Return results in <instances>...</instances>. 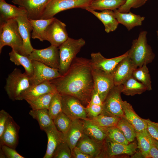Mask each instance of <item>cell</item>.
Listing matches in <instances>:
<instances>
[{
  "mask_svg": "<svg viewBox=\"0 0 158 158\" xmlns=\"http://www.w3.org/2000/svg\"><path fill=\"white\" fill-rule=\"evenodd\" d=\"M152 140L153 144L158 148V141L152 137Z\"/></svg>",
  "mask_w": 158,
  "mask_h": 158,
  "instance_id": "f907efd6",
  "label": "cell"
},
{
  "mask_svg": "<svg viewBox=\"0 0 158 158\" xmlns=\"http://www.w3.org/2000/svg\"><path fill=\"white\" fill-rule=\"evenodd\" d=\"M84 133L83 120L72 119L71 126L65 136V141L71 151Z\"/></svg>",
  "mask_w": 158,
  "mask_h": 158,
  "instance_id": "cb8c5ba5",
  "label": "cell"
},
{
  "mask_svg": "<svg viewBox=\"0 0 158 158\" xmlns=\"http://www.w3.org/2000/svg\"><path fill=\"white\" fill-rule=\"evenodd\" d=\"M93 0H51L47 4L40 19L52 18L58 13L75 8L85 9Z\"/></svg>",
  "mask_w": 158,
  "mask_h": 158,
  "instance_id": "52a82bcc",
  "label": "cell"
},
{
  "mask_svg": "<svg viewBox=\"0 0 158 158\" xmlns=\"http://www.w3.org/2000/svg\"><path fill=\"white\" fill-rule=\"evenodd\" d=\"M27 15L23 8L9 4L5 0H0V23Z\"/></svg>",
  "mask_w": 158,
  "mask_h": 158,
  "instance_id": "484cf974",
  "label": "cell"
},
{
  "mask_svg": "<svg viewBox=\"0 0 158 158\" xmlns=\"http://www.w3.org/2000/svg\"><path fill=\"white\" fill-rule=\"evenodd\" d=\"M157 40L158 41V31H157Z\"/></svg>",
  "mask_w": 158,
  "mask_h": 158,
  "instance_id": "816d5d0a",
  "label": "cell"
},
{
  "mask_svg": "<svg viewBox=\"0 0 158 158\" xmlns=\"http://www.w3.org/2000/svg\"><path fill=\"white\" fill-rule=\"evenodd\" d=\"M28 56L31 60L39 61L51 68L59 70V55L58 47L51 45L44 49H34Z\"/></svg>",
  "mask_w": 158,
  "mask_h": 158,
  "instance_id": "9c48e42d",
  "label": "cell"
},
{
  "mask_svg": "<svg viewBox=\"0 0 158 158\" xmlns=\"http://www.w3.org/2000/svg\"><path fill=\"white\" fill-rule=\"evenodd\" d=\"M48 111L49 115L53 120L62 112V96L58 92L53 96Z\"/></svg>",
  "mask_w": 158,
  "mask_h": 158,
  "instance_id": "ab89813d",
  "label": "cell"
},
{
  "mask_svg": "<svg viewBox=\"0 0 158 158\" xmlns=\"http://www.w3.org/2000/svg\"><path fill=\"white\" fill-rule=\"evenodd\" d=\"M57 92L55 87L50 81L31 85L24 91L17 100H25L26 102L34 100L39 96L49 93Z\"/></svg>",
  "mask_w": 158,
  "mask_h": 158,
  "instance_id": "ac0fdd59",
  "label": "cell"
},
{
  "mask_svg": "<svg viewBox=\"0 0 158 158\" xmlns=\"http://www.w3.org/2000/svg\"><path fill=\"white\" fill-rule=\"evenodd\" d=\"M83 120L85 134L96 141L103 142L105 140L106 135L100 127L94 124L88 118Z\"/></svg>",
  "mask_w": 158,
  "mask_h": 158,
  "instance_id": "f546056e",
  "label": "cell"
},
{
  "mask_svg": "<svg viewBox=\"0 0 158 158\" xmlns=\"http://www.w3.org/2000/svg\"><path fill=\"white\" fill-rule=\"evenodd\" d=\"M50 81L57 92L77 98L86 107L94 89L90 60L76 57L65 73Z\"/></svg>",
  "mask_w": 158,
  "mask_h": 158,
  "instance_id": "6da1fadb",
  "label": "cell"
},
{
  "mask_svg": "<svg viewBox=\"0 0 158 158\" xmlns=\"http://www.w3.org/2000/svg\"><path fill=\"white\" fill-rule=\"evenodd\" d=\"M147 32H140L138 38L133 40L130 48L127 51L128 56L137 68L151 63L155 57L147 38Z\"/></svg>",
  "mask_w": 158,
  "mask_h": 158,
  "instance_id": "7a4b0ae2",
  "label": "cell"
},
{
  "mask_svg": "<svg viewBox=\"0 0 158 158\" xmlns=\"http://www.w3.org/2000/svg\"><path fill=\"white\" fill-rule=\"evenodd\" d=\"M10 115L4 109L0 111V138L4 132Z\"/></svg>",
  "mask_w": 158,
  "mask_h": 158,
  "instance_id": "bcb514c9",
  "label": "cell"
},
{
  "mask_svg": "<svg viewBox=\"0 0 158 158\" xmlns=\"http://www.w3.org/2000/svg\"><path fill=\"white\" fill-rule=\"evenodd\" d=\"M51 0H12L13 3L23 8L30 19H40L47 4Z\"/></svg>",
  "mask_w": 158,
  "mask_h": 158,
  "instance_id": "9a60e30c",
  "label": "cell"
},
{
  "mask_svg": "<svg viewBox=\"0 0 158 158\" xmlns=\"http://www.w3.org/2000/svg\"><path fill=\"white\" fill-rule=\"evenodd\" d=\"M85 9L93 14L102 22L106 32L114 31L117 28L119 23L116 18L114 11L105 10L98 12L88 7Z\"/></svg>",
  "mask_w": 158,
  "mask_h": 158,
  "instance_id": "7402d4cb",
  "label": "cell"
},
{
  "mask_svg": "<svg viewBox=\"0 0 158 158\" xmlns=\"http://www.w3.org/2000/svg\"><path fill=\"white\" fill-rule=\"evenodd\" d=\"M122 85H115L111 90L103 102L101 114L121 117L123 116V100L121 97Z\"/></svg>",
  "mask_w": 158,
  "mask_h": 158,
  "instance_id": "8992f818",
  "label": "cell"
},
{
  "mask_svg": "<svg viewBox=\"0 0 158 158\" xmlns=\"http://www.w3.org/2000/svg\"><path fill=\"white\" fill-rule=\"evenodd\" d=\"M104 141H96L84 133L75 147L92 158H98L102 150Z\"/></svg>",
  "mask_w": 158,
  "mask_h": 158,
  "instance_id": "44dd1931",
  "label": "cell"
},
{
  "mask_svg": "<svg viewBox=\"0 0 158 158\" xmlns=\"http://www.w3.org/2000/svg\"><path fill=\"white\" fill-rule=\"evenodd\" d=\"M29 114L38 122L40 129H44L54 124L53 121L50 117L48 109H32Z\"/></svg>",
  "mask_w": 158,
  "mask_h": 158,
  "instance_id": "d6a6232c",
  "label": "cell"
},
{
  "mask_svg": "<svg viewBox=\"0 0 158 158\" xmlns=\"http://www.w3.org/2000/svg\"><path fill=\"white\" fill-rule=\"evenodd\" d=\"M71 154L72 158H92L91 156L83 153L76 147L72 150Z\"/></svg>",
  "mask_w": 158,
  "mask_h": 158,
  "instance_id": "c3c4849f",
  "label": "cell"
},
{
  "mask_svg": "<svg viewBox=\"0 0 158 158\" xmlns=\"http://www.w3.org/2000/svg\"><path fill=\"white\" fill-rule=\"evenodd\" d=\"M31 86L29 77L21 70L15 68L6 79L5 89L9 98L17 100L21 94Z\"/></svg>",
  "mask_w": 158,
  "mask_h": 158,
  "instance_id": "5b68a950",
  "label": "cell"
},
{
  "mask_svg": "<svg viewBox=\"0 0 158 158\" xmlns=\"http://www.w3.org/2000/svg\"><path fill=\"white\" fill-rule=\"evenodd\" d=\"M122 93L127 96L140 95L147 90L146 87L132 76L122 84Z\"/></svg>",
  "mask_w": 158,
  "mask_h": 158,
  "instance_id": "83f0119b",
  "label": "cell"
},
{
  "mask_svg": "<svg viewBox=\"0 0 158 158\" xmlns=\"http://www.w3.org/2000/svg\"><path fill=\"white\" fill-rule=\"evenodd\" d=\"M102 106L98 104H89L85 107L87 116L92 118L101 114L102 110Z\"/></svg>",
  "mask_w": 158,
  "mask_h": 158,
  "instance_id": "ee69618b",
  "label": "cell"
},
{
  "mask_svg": "<svg viewBox=\"0 0 158 158\" xmlns=\"http://www.w3.org/2000/svg\"><path fill=\"white\" fill-rule=\"evenodd\" d=\"M92 72L94 89L103 102L109 91L115 85L113 75L111 73L93 68Z\"/></svg>",
  "mask_w": 158,
  "mask_h": 158,
  "instance_id": "4fadbf2b",
  "label": "cell"
},
{
  "mask_svg": "<svg viewBox=\"0 0 158 158\" xmlns=\"http://www.w3.org/2000/svg\"><path fill=\"white\" fill-rule=\"evenodd\" d=\"M85 44V40L82 38L74 39L69 37L58 47L59 55L58 71L62 75L68 71L77 54Z\"/></svg>",
  "mask_w": 158,
  "mask_h": 158,
  "instance_id": "277c9868",
  "label": "cell"
},
{
  "mask_svg": "<svg viewBox=\"0 0 158 158\" xmlns=\"http://www.w3.org/2000/svg\"><path fill=\"white\" fill-rule=\"evenodd\" d=\"M136 138L138 141V148L142 156L148 158L151 145L153 143L152 137L146 129L136 133Z\"/></svg>",
  "mask_w": 158,
  "mask_h": 158,
  "instance_id": "4dcf8cb0",
  "label": "cell"
},
{
  "mask_svg": "<svg viewBox=\"0 0 158 158\" xmlns=\"http://www.w3.org/2000/svg\"><path fill=\"white\" fill-rule=\"evenodd\" d=\"M53 121L57 129L62 132L65 137L71 126L72 119L61 112L53 120Z\"/></svg>",
  "mask_w": 158,
  "mask_h": 158,
  "instance_id": "f35d334b",
  "label": "cell"
},
{
  "mask_svg": "<svg viewBox=\"0 0 158 158\" xmlns=\"http://www.w3.org/2000/svg\"><path fill=\"white\" fill-rule=\"evenodd\" d=\"M33 73L29 77L31 85L50 81L62 75L58 69L51 68L39 61L32 60Z\"/></svg>",
  "mask_w": 158,
  "mask_h": 158,
  "instance_id": "30bf717a",
  "label": "cell"
},
{
  "mask_svg": "<svg viewBox=\"0 0 158 158\" xmlns=\"http://www.w3.org/2000/svg\"><path fill=\"white\" fill-rule=\"evenodd\" d=\"M136 68L128 56L123 59L117 64L111 73L115 85H122L132 76L133 72Z\"/></svg>",
  "mask_w": 158,
  "mask_h": 158,
  "instance_id": "2e32d148",
  "label": "cell"
},
{
  "mask_svg": "<svg viewBox=\"0 0 158 158\" xmlns=\"http://www.w3.org/2000/svg\"><path fill=\"white\" fill-rule=\"evenodd\" d=\"M15 19L18 23L19 31L23 41V55L28 56L34 49L30 40L32 30V25L27 15L19 16Z\"/></svg>",
  "mask_w": 158,
  "mask_h": 158,
  "instance_id": "e0dca14e",
  "label": "cell"
},
{
  "mask_svg": "<svg viewBox=\"0 0 158 158\" xmlns=\"http://www.w3.org/2000/svg\"><path fill=\"white\" fill-rule=\"evenodd\" d=\"M147 124V130L151 136L158 141V123L145 119Z\"/></svg>",
  "mask_w": 158,
  "mask_h": 158,
  "instance_id": "f6af8a7d",
  "label": "cell"
},
{
  "mask_svg": "<svg viewBox=\"0 0 158 158\" xmlns=\"http://www.w3.org/2000/svg\"><path fill=\"white\" fill-rule=\"evenodd\" d=\"M56 93H49L27 102L32 109H48L52 99Z\"/></svg>",
  "mask_w": 158,
  "mask_h": 158,
  "instance_id": "8d00e7d4",
  "label": "cell"
},
{
  "mask_svg": "<svg viewBox=\"0 0 158 158\" xmlns=\"http://www.w3.org/2000/svg\"><path fill=\"white\" fill-rule=\"evenodd\" d=\"M100 128L106 134V137L113 142L124 145L129 143L122 132L116 126Z\"/></svg>",
  "mask_w": 158,
  "mask_h": 158,
  "instance_id": "d590c367",
  "label": "cell"
},
{
  "mask_svg": "<svg viewBox=\"0 0 158 158\" xmlns=\"http://www.w3.org/2000/svg\"><path fill=\"white\" fill-rule=\"evenodd\" d=\"M147 0H126L124 4L117 10L121 13H128L132 8H136L143 5Z\"/></svg>",
  "mask_w": 158,
  "mask_h": 158,
  "instance_id": "b9f144b4",
  "label": "cell"
},
{
  "mask_svg": "<svg viewBox=\"0 0 158 158\" xmlns=\"http://www.w3.org/2000/svg\"><path fill=\"white\" fill-rule=\"evenodd\" d=\"M116 126L122 132L129 143L134 141L136 132L132 125L123 116L120 118Z\"/></svg>",
  "mask_w": 158,
  "mask_h": 158,
  "instance_id": "e575fe53",
  "label": "cell"
},
{
  "mask_svg": "<svg viewBox=\"0 0 158 158\" xmlns=\"http://www.w3.org/2000/svg\"><path fill=\"white\" fill-rule=\"evenodd\" d=\"M20 128L10 115L4 132L0 138V146L5 145L16 149L18 144Z\"/></svg>",
  "mask_w": 158,
  "mask_h": 158,
  "instance_id": "d6986e66",
  "label": "cell"
},
{
  "mask_svg": "<svg viewBox=\"0 0 158 158\" xmlns=\"http://www.w3.org/2000/svg\"><path fill=\"white\" fill-rule=\"evenodd\" d=\"M72 158L71 151L69 146L65 141L60 144L56 148L52 158Z\"/></svg>",
  "mask_w": 158,
  "mask_h": 158,
  "instance_id": "60d3db41",
  "label": "cell"
},
{
  "mask_svg": "<svg viewBox=\"0 0 158 158\" xmlns=\"http://www.w3.org/2000/svg\"><path fill=\"white\" fill-rule=\"evenodd\" d=\"M126 0H93L88 7L94 10L103 11L117 9Z\"/></svg>",
  "mask_w": 158,
  "mask_h": 158,
  "instance_id": "1f68e13d",
  "label": "cell"
},
{
  "mask_svg": "<svg viewBox=\"0 0 158 158\" xmlns=\"http://www.w3.org/2000/svg\"><path fill=\"white\" fill-rule=\"evenodd\" d=\"M123 116L133 126L136 133L147 129L145 119L140 117L134 111L131 104L126 101H123Z\"/></svg>",
  "mask_w": 158,
  "mask_h": 158,
  "instance_id": "603a6c76",
  "label": "cell"
},
{
  "mask_svg": "<svg viewBox=\"0 0 158 158\" xmlns=\"http://www.w3.org/2000/svg\"><path fill=\"white\" fill-rule=\"evenodd\" d=\"M137 148L138 145L135 141L124 145L113 142L106 137L99 158H112L122 154L131 155L136 152Z\"/></svg>",
  "mask_w": 158,
  "mask_h": 158,
  "instance_id": "ba28073f",
  "label": "cell"
},
{
  "mask_svg": "<svg viewBox=\"0 0 158 158\" xmlns=\"http://www.w3.org/2000/svg\"><path fill=\"white\" fill-rule=\"evenodd\" d=\"M1 150L6 158H25L19 154L16 149L5 145L0 146Z\"/></svg>",
  "mask_w": 158,
  "mask_h": 158,
  "instance_id": "7bdbcfd3",
  "label": "cell"
},
{
  "mask_svg": "<svg viewBox=\"0 0 158 158\" xmlns=\"http://www.w3.org/2000/svg\"><path fill=\"white\" fill-rule=\"evenodd\" d=\"M89 104H95L102 106L103 102L98 92L94 89L90 100Z\"/></svg>",
  "mask_w": 158,
  "mask_h": 158,
  "instance_id": "7dc6e473",
  "label": "cell"
},
{
  "mask_svg": "<svg viewBox=\"0 0 158 158\" xmlns=\"http://www.w3.org/2000/svg\"><path fill=\"white\" fill-rule=\"evenodd\" d=\"M55 18L48 19L33 20L29 19L32 27L31 37L33 39H37L40 41L45 40L47 28Z\"/></svg>",
  "mask_w": 158,
  "mask_h": 158,
  "instance_id": "4316f807",
  "label": "cell"
},
{
  "mask_svg": "<svg viewBox=\"0 0 158 158\" xmlns=\"http://www.w3.org/2000/svg\"><path fill=\"white\" fill-rule=\"evenodd\" d=\"M120 117L100 114L95 117L88 119L100 128H106L116 126Z\"/></svg>",
  "mask_w": 158,
  "mask_h": 158,
  "instance_id": "74e56055",
  "label": "cell"
},
{
  "mask_svg": "<svg viewBox=\"0 0 158 158\" xmlns=\"http://www.w3.org/2000/svg\"><path fill=\"white\" fill-rule=\"evenodd\" d=\"M10 60L17 66L21 65L25 70V73L29 77L33 73L32 60L28 56L21 54L12 49L9 53Z\"/></svg>",
  "mask_w": 158,
  "mask_h": 158,
  "instance_id": "f1b7e54d",
  "label": "cell"
},
{
  "mask_svg": "<svg viewBox=\"0 0 158 158\" xmlns=\"http://www.w3.org/2000/svg\"><path fill=\"white\" fill-rule=\"evenodd\" d=\"M132 77L142 84L147 88V90H152L151 81L147 65L135 68L133 72Z\"/></svg>",
  "mask_w": 158,
  "mask_h": 158,
  "instance_id": "836d02e7",
  "label": "cell"
},
{
  "mask_svg": "<svg viewBox=\"0 0 158 158\" xmlns=\"http://www.w3.org/2000/svg\"><path fill=\"white\" fill-rule=\"evenodd\" d=\"M148 158H158V148L153 142L151 145Z\"/></svg>",
  "mask_w": 158,
  "mask_h": 158,
  "instance_id": "681fc988",
  "label": "cell"
},
{
  "mask_svg": "<svg viewBox=\"0 0 158 158\" xmlns=\"http://www.w3.org/2000/svg\"><path fill=\"white\" fill-rule=\"evenodd\" d=\"M128 56L127 51L121 55L110 59L104 57L99 52L92 53L90 63L93 69L111 73L117 64Z\"/></svg>",
  "mask_w": 158,
  "mask_h": 158,
  "instance_id": "5bb4252c",
  "label": "cell"
},
{
  "mask_svg": "<svg viewBox=\"0 0 158 158\" xmlns=\"http://www.w3.org/2000/svg\"><path fill=\"white\" fill-rule=\"evenodd\" d=\"M62 112L72 119H87L85 107L77 98L68 95H61Z\"/></svg>",
  "mask_w": 158,
  "mask_h": 158,
  "instance_id": "8fae6325",
  "label": "cell"
},
{
  "mask_svg": "<svg viewBox=\"0 0 158 158\" xmlns=\"http://www.w3.org/2000/svg\"><path fill=\"white\" fill-rule=\"evenodd\" d=\"M47 138V148L43 158H52L56 147L61 143L66 141L64 135L59 131L54 123L43 130Z\"/></svg>",
  "mask_w": 158,
  "mask_h": 158,
  "instance_id": "ffe728a7",
  "label": "cell"
},
{
  "mask_svg": "<svg viewBox=\"0 0 158 158\" xmlns=\"http://www.w3.org/2000/svg\"><path fill=\"white\" fill-rule=\"evenodd\" d=\"M0 23V53L4 47L8 46L23 55V41L17 21L11 19Z\"/></svg>",
  "mask_w": 158,
  "mask_h": 158,
  "instance_id": "3957f363",
  "label": "cell"
},
{
  "mask_svg": "<svg viewBox=\"0 0 158 158\" xmlns=\"http://www.w3.org/2000/svg\"><path fill=\"white\" fill-rule=\"evenodd\" d=\"M66 27L65 23L55 18L47 28L45 40L59 47L69 37Z\"/></svg>",
  "mask_w": 158,
  "mask_h": 158,
  "instance_id": "7c38bea8",
  "label": "cell"
},
{
  "mask_svg": "<svg viewBox=\"0 0 158 158\" xmlns=\"http://www.w3.org/2000/svg\"><path fill=\"white\" fill-rule=\"evenodd\" d=\"M116 19L119 23L124 26L128 31L135 27L141 26L145 17L135 14L130 11L121 13L117 9L114 11Z\"/></svg>",
  "mask_w": 158,
  "mask_h": 158,
  "instance_id": "d4e9b609",
  "label": "cell"
}]
</instances>
